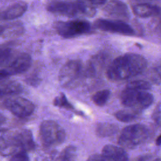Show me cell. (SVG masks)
Returning <instances> with one entry per match:
<instances>
[{"label":"cell","instance_id":"6da1fadb","mask_svg":"<svg viewBox=\"0 0 161 161\" xmlns=\"http://www.w3.org/2000/svg\"><path fill=\"white\" fill-rule=\"evenodd\" d=\"M147 67V61L142 55L128 53L115 58L108 65L107 77L113 81L129 79L142 74Z\"/></svg>","mask_w":161,"mask_h":161},{"label":"cell","instance_id":"7a4b0ae2","mask_svg":"<svg viewBox=\"0 0 161 161\" xmlns=\"http://www.w3.org/2000/svg\"><path fill=\"white\" fill-rule=\"evenodd\" d=\"M51 13L67 17H92L95 15V7L81 1L51 0L46 6Z\"/></svg>","mask_w":161,"mask_h":161},{"label":"cell","instance_id":"3957f363","mask_svg":"<svg viewBox=\"0 0 161 161\" xmlns=\"http://www.w3.org/2000/svg\"><path fill=\"white\" fill-rule=\"evenodd\" d=\"M119 98L123 106L138 111L150 106L154 99L153 95L147 91L128 87L122 91Z\"/></svg>","mask_w":161,"mask_h":161},{"label":"cell","instance_id":"277c9868","mask_svg":"<svg viewBox=\"0 0 161 161\" xmlns=\"http://www.w3.org/2000/svg\"><path fill=\"white\" fill-rule=\"evenodd\" d=\"M148 128L142 124H134L125 127L120 133L118 143L122 147L133 148L147 140Z\"/></svg>","mask_w":161,"mask_h":161},{"label":"cell","instance_id":"5b68a950","mask_svg":"<svg viewBox=\"0 0 161 161\" xmlns=\"http://www.w3.org/2000/svg\"><path fill=\"white\" fill-rule=\"evenodd\" d=\"M40 136L45 147L56 146L64 142L65 132L57 122L52 120H45L40 126Z\"/></svg>","mask_w":161,"mask_h":161},{"label":"cell","instance_id":"8992f818","mask_svg":"<svg viewBox=\"0 0 161 161\" xmlns=\"http://www.w3.org/2000/svg\"><path fill=\"white\" fill-rule=\"evenodd\" d=\"M83 74V65L79 60H70L61 68L58 74L60 86L65 88H71L75 86Z\"/></svg>","mask_w":161,"mask_h":161},{"label":"cell","instance_id":"52a82bcc","mask_svg":"<svg viewBox=\"0 0 161 161\" xmlns=\"http://www.w3.org/2000/svg\"><path fill=\"white\" fill-rule=\"evenodd\" d=\"M55 28L57 33L65 38H71L87 34L91 31L90 23L83 19L58 21Z\"/></svg>","mask_w":161,"mask_h":161},{"label":"cell","instance_id":"ba28073f","mask_svg":"<svg viewBox=\"0 0 161 161\" xmlns=\"http://www.w3.org/2000/svg\"><path fill=\"white\" fill-rule=\"evenodd\" d=\"M4 106L13 115L21 118L30 116L35 110V105L31 101L14 96L6 98L4 101Z\"/></svg>","mask_w":161,"mask_h":161},{"label":"cell","instance_id":"9c48e42d","mask_svg":"<svg viewBox=\"0 0 161 161\" xmlns=\"http://www.w3.org/2000/svg\"><path fill=\"white\" fill-rule=\"evenodd\" d=\"M94 26L104 31L129 36L135 34L132 26L123 20L97 19L94 22Z\"/></svg>","mask_w":161,"mask_h":161},{"label":"cell","instance_id":"30bf717a","mask_svg":"<svg viewBox=\"0 0 161 161\" xmlns=\"http://www.w3.org/2000/svg\"><path fill=\"white\" fill-rule=\"evenodd\" d=\"M31 65V58L26 53H20L11 58L5 64L4 68L9 76L22 74L26 72Z\"/></svg>","mask_w":161,"mask_h":161},{"label":"cell","instance_id":"8fae6325","mask_svg":"<svg viewBox=\"0 0 161 161\" xmlns=\"http://www.w3.org/2000/svg\"><path fill=\"white\" fill-rule=\"evenodd\" d=\"M106 3L103 11L108 16L123 21L130 18V11L125 3L119 0H110Z\"/></svg>","mask_w":161,"mask_h":161},{"label":"cell","instance_id":"7c38bea8","mask_svg":"<svg viewBox=\"0 0 161 161\" xmlns=\"http://www.w3.org/2000/svg\"><path fill=\"white\" fill-rule=\"evenodd\" d=\"M101 155L103 160H127L128 155L122 147L106 145L102 150Z\"/></svg>","mask_w":161,"mask_h":161},{"label":"cell","instance_id":"4fadbf2b","mask_svg":"<svg viewBox=\"0 0 161 161\" xmlns=\"http://www.w3.org/2000/svg\"><path fill=\"white\" fill-rule=\"evenodd\" d=\"M28 5L20 1L13 4L3 11L0 12V20H13L23 16L26 11Z\"/></svg>","mask_w":161,"mask_h":161},{"label":"cell","instance_id":"5bb4252c","mask_svg":"<svg viewBox=\"0 0 161 161\" xmlns=\"http://www.w3.org/2000/svg\"><path fill=\"white\" fill-rule=\"evenodd\" d=\"M19 150H22L18 146L13 134L0 136V155L11 156Z\"/></svg>","mask_w":161,"mask_h":161},{"label":"cell","instance_id":"9a60e30c","mask_svg":"<svg viewBox=\"0 0 161 161\" xmlns=\"http://www.w3.org/2000/svg\"><path fill=\"white\" fill-rule=\"evenodd\" d=\"M16 142L22 150L31 151L35 148V142L30 130L23 129L13 133Z\"/></svg>","mask_w":161,"mask_h":161},{"label":"cell","instance_id":"2e32d148","mask_svg":"<svg viewBox=\"0 0 161 161\" xmlns=\"http://www.w3.org/2000/svg\"><path fill=\"white\" fill-rule=\"evenodd\" d=\"M23 91L22 85L16 80L6 79L0 80V98L18 95Z\"/></svg>","mask_w":161,"mask_h":161},{"label":"cell","instance_id":"e0dca14e","mask_svg":"<svg viewBox=\"0 0 161 161\" xmlns=\"http://www.w3.org/2000/svg\"><path fill=\"white\" fill-rule=\"evenodd\" d=\"M133 13L141 18H148L161 13V8L158 6L145 3H141L132 6Z\"/></svg>","mask_w":161,"mask_h":161},{"label":"cell","instance_id":"ac0fdd59","mask_svg":"<svg viewBox=\"0 0 161 161\" xmlns=\"http://www.w3.org/2000/svg\"><path fill=\"white\" fill-rule=\"evenodd\" d=\"M118 130L116 125L109 123H100L96 127V133L99 136H109L114 135Z\"/></svg>","mask_w":161,"mask_h":161},{"label":"cell","instance_id":"d6986e66","mask_svg":"<svg viewBox=\"0 0 161 161\" xmlns=\"http://www.w3.org/2000/svg\"><path fill=\"white\" fill-rule=\"evenodd\" d=\"M140 115V111L130 109L120 110L114 113V117L121 122H130L136 119Z\"/></svg>","mask_w":161,"mask_h":161},{"label":"cell","instance_id":"ffe728a7","mask_svg":"<svg viewBox=\"0 0 161 161\" xmlns=\"http://www.w3.org/2000/svg\"><path fill=\"white\" fill-rule=\"evenodd\" d=\"M111 92L108 89H103L97 91L92 96L93 103L97 106H103L108 101Z\"/></svg>","mask_w":161,"mask_h":161},{"label":"cell","instance_id":"44dd1931","mask_svg":"<svg viewBox=\"0 0 161 161\" xmlns=\"http://www.w3.org/2000/svg\"><path fill=\"white\" fill-rule=\"evenodd\" d=\"M77 157V149L73 145L65 147L60 153L58 160H74Z\"/></svg>","mask_w":161,"mask_h":161},{"label":"cell","instance_id":"7402d4cb","mask_svg":"<svg viewBox=\"0 0 161 161\" xmlns=\"http://www.w3.org/2000/svg\"><path fill=\"white\" fill-rule=\"evenodd\" d=\"M53 104L56 106L63 108L67 109L74 110V106L68 101L64 93H61L53 100Z\"/></svg>","mask_w":161,"mask_h":161},{"label":"cell","instance_id":"603a6c76","mask_svg":"<svg viewBox=\"0 0 161 161\" xmlns=\"http://www.w3.org/2000/svg\"><path fill=\"white\" fill-rule=\"evenodd\" d=\"M151 84L149 82L144 80H135L128 82L126 87L148 91L151 89Z\"/></svg>","mask_w":161,"mask_h":161},{"label":"cell","instance_id":"cb8c5ba5","mask_svg":"<svg viewBox=\"0 0 161 161\" xmlns=\"http://www.w3.org/2000/svg\"><path fill=\"white\" fill-rule=\"evenodd\" d=\"M12 50L8 47H0V65H5L12 57Z\"/></svg>","mask_w":161,"mask_h":161},{"label":"cell","instance_id":"d4e9b609","mask_svg":"<svg viewBox=\"0 0 161 161\" xmlns=\"http://www.w3.org/2000/svg\"><path fill=\"white\" fill-rule=\"evenodd\" d=\"M151 79L153 83L156 84L161 83V61L158 62V64L153 67L152 71Z\"/></svg>","mask_w":161,"mask_h":161},{"label":"cell","instance_id":"484cf974","mask_svg":"<svg viewBox=\"0 0 161 161\" xmlns=\"http://www.w3.org/2000/svg\"><path fill=\"white\" fill-rule=\"evenodd\" d=\"M9 159L13 161H25L28 160L29 158L26 154V151L19 150L11 155Z\"/></svg>","mask_w":161,"mask_h":161},{"label":"cell","instance_id":"4316f807","mask_svg":"<svg viewBox=\"0 0 161 161\" xmlns=\"http://www.w3.org/2000/svg\"><path fill=\"white\" fill-rule=\"evenodd\" d=\"M153 118L157 124L161 125V103L155 109L153 114Z\"/></svg>","mask_w":161,"mask_h":161},{"label":"cell","instance_id":"83f0119b","mask_svg":"<svg viewBox=\"0 0 161 161\" xmlns=\"http://www.w3.org/2000/svg\"><path fill=\"white\" fill-rule=\"evenodd\" d=\"M89 5H91L94 7L97 6H101L105 4L107 2V0H81Z\"/></svg>","mask_w":161,"mask_h":161},{"label":"cell","instance_id":"f1b7e54d","mask_svg":"<svg viewBox=\"0 0 161 161\" xmlns=\"http://www.w3.org/2000/svg\"><path fill=\"white\" fill-rule=\"evenodd\" d=\"M9 77V75L4 67L0 69V80L6 79Z\"/></svg>","mask_w":161,"mask_h":161},{"label":"cell","instance_id":"f546056e","mask_svg":"<svg viewBox=\"0 0 161 161\" xmlns=\"http://www.w3.org/2000/svg\"><path fill=\"white\" fill-rule=\"evenodd\" d=\"M89 160H103V158L100 155H92L90 158H89Z\"/></svg>","mask_w":161,"mask_h":161},{"label":"cell","instance_id":"4dcf8cb0","mask_svg":"<svg viewBox=\"0 0 161 161\" xmlns=\"http://www.w3.org/2000/svg\"><path fill=\"white\" fill-rule=\"evenodd\" d=\"M6 117H4V116L0 112V125H3L6 122Z\"/></svg>","mask_w":161,"mask_h":161},{"label":"cell","instance_id":"1f68e13d","mask_svg":"<svg viewBox=\"0 0 161 161\" xmlns=\"http://www.w3.org/2000/svg\"><path fill=\"white\" fill-rule=\"evenodd\" d=\"M155 143L157 146H160L161 145V134L157 137L155 141Z\"/></svg>","mask_w":161,"mask_h":161},{"label":"cell","instance_id":"d6a6232c","mask_svg":"<svg viewBox=\"0 0 161 161\" xmlns=\"http://www.w3.org/2000/svg\"><path fill=\"white\" fill-rule=\"evenodd\" d=\"M4 31H5V27L0 25V36L4 32Z\"/></svg>","mask_w":161,"mask_h":161},{"label":"cell","instance_id":"836d02e7","mask_svg":"<svg viewBox=\"0 0 161 161\" xmlns=\"http://www.w3.org/2000/svg\"><path fill=\"white\" fill-rule=\"evenodd\" d=\"M6 129L5 128H3L2 126H1V125H0V132H1V131H4Z\"/></svg>","mask_w":161,"mask_h":161},{"label":"cell","instance_id":"e575fe53","mask_svg":"<svg viewBox=\"0 0 161 161\" xmlns=\"http://www.w3.org/2000/svg\"><path fill=\"white\" fill-rule=\"evenodd\" d=\"M136 1H154V0H134Z\"/></svg>","mask_w":161,"mask_h":161}]
</instances>
